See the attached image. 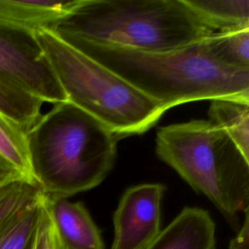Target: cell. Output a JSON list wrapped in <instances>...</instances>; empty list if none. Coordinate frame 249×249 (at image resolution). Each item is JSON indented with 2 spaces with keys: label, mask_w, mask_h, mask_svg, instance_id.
Masks as SVG:
<instances>
[{
  "label": "cell",
  "mask_w": 249,
  "mask_h": 249,
  "mask_svg": "<svg viewBox=\"0 0 249 249\" xmlns=\"http://www.w3.org/2000/svg\"><path fill=\"white\" fill-rule=\"evenodd\" d=\"M57 35L166 111L198 100L235 98L249 101V70H232L215 63L202 52L199 41L174 51L146 52L69 34Z\"/></svg>",
  "instance_id": "cell-1"
},
{
  "label": "cell",
  "mask_w": 249,
  "mask_h": 249,
  "mask_svg": "<svg viewBox=\"0 0 249 249\" xmlns=\"http://www.w3.org/2000/svg\"><path fill=\"white\" fill-rule=\"evenodd\" d=\"M117 136L69 101L54 104L26 132L32 176L48 197L99 185L116 158Z\"/></svg>",
  "instance_id": "cell-2"
},
{
  "label": "cell",
  "mask_w": 249,
  "mask_h": 249,
  "mask_svg": "<svg viewBox=\"0 0 249 249\" xmlns=\"http://www.w3.org/2000/svg\"><path fill=\"white\" fill-rule=\"evenodd\" d=\"M51 30L146 52L178 50L215 32L184 0H80Z\"/></svg>",
  "instance_id": "cell-3"
},
{
  "label": "cell",
  "mask_w": 249,
  "mask_h": 249,
  "mask_svg": "<svg viewBox=\"0 0 249 249\" xmlns=\"http://www.w3.org/2000/svg\"><path fill=\"white\" fill-rule=\"evenodd\" d=\"M156 153L237 228V214L249 208V160L220 127L208 120L160 127Z\"/></svg>",
  "instance_id": "cell-4"
},
{
  "label": "cell",
  "mask_w": 249,
  "mask_h": 249,
  "mask_svg": "<svg viewBox=\"0 0 249 249\" xmlns=\"http://www.w3.org/2000/svg\"><path fill=\"white\" fill-rule=\"evenodd\" d=\"M34 32L67 101L98 120L117 138L144 133L165 113L161 105L51 29Z\"/></svg>",
  "instance_id": "cell-5"
},
{
  "label": "cell",
  "mask_w": 249,
  "mask_h": 249,
  "mask_svg": "<svg viewBox=\"0 0 249 249\" xmlns=\"http://www.w3.org/2000/svg\"><path fill=\"white\" fill-rule=\"evenodd\" d=\"M0 78L43 102L67 101L33 30L0 21Z\"/></svg>",
  "instance_id": "cell-6"
},
{
  "label": "cell",
  "mask_w": 249,
  "mask_h": 249,
  "mask_svg": "<svg viewBox=\"0 0 249 249\" xmlns=\"http://www.w3.org/2000/svg\"><path fill=\"white\" fill-rule=\"evenodd\" d=\"M165 186L140 184L127 189L114 212L111 249H145L160 231V202Z\"/></svg>",
  "instance_id": "cell-7"
},
{
  "label": "cell",
  "mask_w": 249,
  "mask_h": 249,
  "mask_svg": "<svg viewBox=\"0 0 249 249\" xmlns=\"http://www.w3.org/2000/svg\"><path fill=\"white\" fill-rule=\"evenodd\" d=\"M45 202L57 249H105L101 232L82 202L46 196Z\"/></svg>",
  "instance_id": "cell-8"
},
{
  "label": "cell",
  "mask_w": 249,
  "mask_h": 249,
  "mask_svg": "<svg viewBox=\"0 0 249 249\" xmlns=\"http://www.w3.org/2000/svg\"><path fill=\"white\" fill-rule=\"evenodd\" d=\"M215 223L199 207H184L145 249H216Z\"/></svg>",
  "instance_id": "cell-9"
},
{
  "label": "cell",
  "mask_w": 249,
  "mask_h": 249,
  "mask_svg": "<svg viewBox=\"0 0 249 249\" xmlns=\"http://www.w3.org/2000/svg\"><path fill=\"white\" fill-rule=\"evenodd\" d=\"M75 1L0 0V21L33 31L51 29L79 4Z\"/></svg>",
  "instance_id": "cell-10"
},
{
  "label": "cell",
  "mask_w": 249,
  "mask_h": 249,
  "mask_svg": "<svg viewBox=\"0 0 249 249\" xmlns=\"http://www.w3.org/2000/svg\"><path fill=\"white\" fill-rule=\"evenodd\" d=\"M207 57L232 70H249V28L214 32L199 41Z\"/></svg>",
  "instance_id": "cell-11"
},
{
  "label": "cell",
  "mask_w": 249,
  "mask_h": 249,
  "mask_svg": "<svg viewBox=\"0 0 249 249\" xmlns=\"http://www.w3.org/2000/svg\"><path fill=\"white\" fill-rule=\"evenodd\" d=\"M213 31L249 28V0H184Z\"/></svg>",
  "instance_id": "cell-12"
},
{
  "label": "cell",
  "mask_w": 249,
  "mask_h": 249,
  "mask_svg": "<svg viewBox=\"0 0 249 249\" xmlns=\"http://www.w3.org/2000/svg\"><path fill=\"white\" fill-rule=\"evenodd\" d=\"M209 120L220 127L249 160V101L235 98L210 100Z\"/></svg>",
  "instance_id": "cell-13"
},
{
  "label": "cell",
  "mask_w": 249,
  "mask_h": 249,
  "mask_svg": "<svg viewBox=\"0 0 249 249\" xmlns=\"http://www.w3.org/2000/svg\"><path fill=\"white\" fill-rule=\"evenodd\" d=\"M44 102L0 78V114L27 132L42 116Z\"/></svg>",
  "instance_id": "cell-14"
},
{
  "label": "cell",
  "mask_w": 249,
  "mask_h": 249,
  "mask_svg": "<svg viewBox=\"0 0 249 249\" xmlns=\"http://www.w3.org/2000/svg\"><path fill=\"white\" fill-rule=\"evenodd\" d=\"M0 158L23 178L35 183L31 171L26 132L2 114H0Z\"/></svg>",
  "instance_id": "cell-15"
},
{
  "label": "cell",
  "mask_w": 249,
  "mask_h": 249,
  "mask_svg": "<svg viewBox=\"0 0 249 249\" xmlns=\"http://www.w3.org/2000/svg\"><path fill=\"white\" fill-rule=\"evenodd\" d=\"M42 196L18 210L0 231V249H29L37 226Z\"/></svg>",
  "instance_id": "cell-16"
},
{
  "label": "cell",
  "mask_w": 249,
  "mask_h": 249,
  "mask_svg": "<svg viewBox=\"0 0 249 249\" xmlns=\"http://www.w3.org/2000/svg\"><path fill=\"white\" fill-rule=\"evenodd\" d=\"M42 191L24 178H17L0 185V231L21 208L36 201Z\"/></svg>",
  "instance_id": "cell-17"
},
{
  "label": "cell",
  "mask_w": 249,
  "mask_h": 249,
  "mask_svg": "<svg viewBox=\"0 0 249 249\" xmlns=\"http://www.w3.org/2000/svg\"><path fill=\"white\" fill-rule=\"evenodd\" d=\"M30 249H57L54 241L51 218L45 202L44 194L40 203L37 226L30 245Z\"/></svg>",
  "instance_id": "cell-18"
},
{
  "label": "cell",
  "mask_w": 249,
  "mask_h": 249,
  "mask_svg": "<svg viewBox=\"0 0 249 249\" xmlns=\"http://www.w3.org/2000/svg\"><path fill=\"white\" fill-rule=\"evenodd\" d=\"M249 208L245 209L244 212V221L241 228L238 230L235 237H233L231 242L229 249H249V217H248Z\"/></svg>",
  "instance_id": "cell-19"
},
{
  "label": "cell",
  "mask_w": 249,
  "mask_h": 249,
  "mask_svg": "<svg viewBox=\"0 0 249 249\" xmlns=\"http://www.w3.org/2000/svg\"><path fill=\"white\" fill-rule=\"evenodd\" d=\"M17 178H23L14 167L0 158V185Z\"/></svg>",
  "instance_id": "cell-20"
},
{
  "label": "cell",
  "mask_w": 249,
  "mask_h": 249,
  "mask_svg": "<svg viewBox=\"0 0 249 249\" xmlns=\"http://www.w3.org/2000/svg\"><path fill=\"white\" fill-rule=\"evenodd\" d=\"M29 249H30V248H29Z\"/></svg>",
  "instance_id": "cell-21"
}]
</instances>
